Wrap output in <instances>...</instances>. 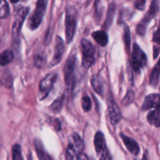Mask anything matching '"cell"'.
Segmentation results:
<instances>
[{
  "mask_svg": "<svg viewBox=\"0 0 160 160\" xmlns=\"http://www.w3.org/2000/svg\"><path fill=\"white\" fill-rule=\"evenodd\" d=\"M47 4H48V0H38L34 11L28 19V27L30 30L34 31L40 26L45 16Z\"/></svg>",
  "mask_w": 160,
  "mask_h": 160,
  "instance_id": "2",
  "label": "cell"
},
{
  "mask_svg": "<svg viewBox=\"0 0 160 160\" xmlns=\"http://www.w3.org/2000/svg\"><path fill=\"white\" fill-rule=\"evenodd\" d=\"M66 50L65 42L62 40L60 36L57 35L56 38V43H55V49L53 56L49 63V67H53L58 65L61 62Z\"/></svg>",
  "mask_w": 160,
  "mask_h": 160,
  "instance_id": "11",
  "label": "cell"
},
{
  "mask_svg": "<svg viewBox=\"0 0 160 160\" xmlns=\"http://www.w3.org/2000/svg\"><path fill=\"white\" fill-rule=\"evenodd\" d=\"M34 148H35L36 153L38 155V157L41 160H45V159H52V157L48 154L46 150L45 149L43 144L42 143L39 139H35L34 140Z\"/></svg>",
  "mask_w": 160,
  "mask_h": 160,
  "instance_id": "16",
  "label": "cell"
},
{
  "mask_svg": "<svg viewBox=\"0 0 160 160\" xmlns=\"http://www.w3.org/2000/svg\"><path fill=\"white\" fill-rule=\"evenodd\" d=\"M81 51L82 53V67L84 69H89L95 60V47L87 39H81Z\"/></svg>",
  "mask_w": 160,
  "mask_h": 160,
  "instance_id": "5",
  "label": "cell"
},
{
  "mask_svg": "<svg viewBox=\"0 0 160 160\" xmlns=\"http://www.w3.org/2000/svg\"><path fill=\"white\" fill-rule=\"evenodd\" d=\"M75 67H76V56L72 54L67 59L63 68L66 85L70 92H72L74 89Z\"/></svg>",
  "mask_w": 160,
  "mask_h": 160,
  "instance_id": "6",
  "label": "cell"
},
{
  "mask_svg": "<svg viewBox=\"0 0 160 160\" xmlns=\"http://www.w3.org/2000/svg\"><path fill=\"white\" fill-rule=\"evenodd\" d=\"M153 44H154V48H153V54H154V59H156L159 56L160 52V20L159 28L157 31H156L153 34L152 38Z\"/></svg>",
  "mask_w": 160,
  "mask_h": 160,
  "instance_id": "21",
  "label": "cell"
},
{
  "mask_svg": "<svg viewBox=\"0 0 160 160\" xmlns=\"http://www.w3.org/2000/svg\"><path fill=\"white\" fill-rule=\"evenodd\" d=\"M100 159H112V156H111L110 153H109V149L107 148V146H106V148H104V150L102 151V153L101 156L99 157Z\"/></svg>",
  "mask_w": 160,
  "mask_h": 160,
  "instance_id": "30",
  "label": "cell"
},
{
  "mask_svg": "<svg viewBox=\"0 0 160 160\" xmlns=\"http://www.w3.org/2000/svg\"><path fill=\"white\" fill-rule=\"evenodd\" d=\"M147 56L146 54L142 51L137 43L133 45L132 52H131V67L135 73H139L141 70L146 66Z\"/></svg>",
  "mask_w": 160,
  "mask_h": 160,
  "instance_id": "7",
  "label": "cell"
},
{
  "mask_svg": "<svg viewBox=\"0 0 160 160\" xmlns=\"http://www.w3.org/2000/svg\"><path fill=\"white\" fill-rule=\"evenodd\" d=\"M29 11L30 9L28 7H21L17 11L14 15L12 26V34L14 38H17L20 35L22 26H23L27 16L29 13Z\"/></svg>",
  "mask_w": 160,
  "mask_h": 160,
  "instance_id": "10",
  "label": "cell"
},
{
  "mask_svg": "<svg viewBox=\"0 0 160 160\" xmlns=\"http://www.w3.org/2000/svg\"><path fill=\"white\" fill-rule=\"evenodd\" d=\"M88 159V156H86L85 154H84L83 152L81 153V154H80L78 157V159Z\"/></svg>",
  "mask_w": 160,
  "mask_h": 160,
  "instance_id": "33",
  "label": "cell"
},
{
  "mask_svg": "<svg viewBox=\"0 0 160 160\" xmlns=\"http://www.w3.org/2000/svg\"><path fill=\"white\" fill-rule=\"evenodd\" d=\"M63 101H64V95H60L58 97L50 106V110L54 113H58L61 111L62 106H63Z\"/></svg>",
  "mask_w": 160,
  "mask_h": 160,
  "instance_id": "23",
  "label": "cell"
},
{
  "mask_svg": "<svg viewBox=\"0 0 160 160\" xmlns=\"http://www.w3.org/2000/svg\"><path fill=\"white\" fill-rule=\"evenodd\" d=\"M160 105V95L159 94L153 93L147 95L145 98L143 105L142 106V109L144 111L153 109L157 107Z\"/></svg>",
  "mask_w": 160,
  "mask_h": 160,
  "instance_id": "13",
  "label": "cell"
},
{
  "mask_svg": "<svg viewBox=\"0 0 160 160\" xmlns=\"http://www.w3.org/2000/svg\"><path fill=\"white\" fill-rule=\"evenodd\" d=\"M84 143L82 138L77 133H73L69 138V144L66 152L67 159H78V156L83 152Z\"/></svg>",
  "mask_w": 160,
  "mask_h": 160,
  "instance_id": "1",
  "label": "cell"
},
{
  "mask_svg": "<svg viewBox=\"0 0 160 160\" xmlns=\"http://www.w3.org/2000/svg\"><path fill=\"white\" fill-rule=\"evenodd\" d=\"M123 41H124V44L127 49H129L130 47H131V37L129 27L127 24H125L124 28H123Z\"/></svg>",
  "mask_w": 160,
  "mask_h": 160,
  "instance_id": "25",
  "label": "cell"
},
{
  "mask_svg": "<svg viewBox=\"0 0 160 160\" xmlns=\"http://www.w3.org/2000/svg\"><path fill=\"white\" fill-rule=\"evenodd\" d=\"M94 145H95V149L97 153V156L100 157L102 151L106 146L104 134L102 131H99L95 133V138H94Z\"/></svg>",
  "mask_w": 160,
  "mask_h": 160,
  "instance_id": "14",
  "label": "cell"
},
{
  "mask_svg": "<svg viewBox=\"0 0 160 160\" xmlns=\"http://www.w3.org/2000/svg\"><path fill=\"white\" fill-rule=\"evenodd\" d=\"M14 59V55L11 50L6 49L1 53V56H0V64L2 67L8 65L10 62H12Z\"/></svg>",
  "mask_w": 160,
  "mask_h": 160,
  "instance_id": "22",
  "label": "cell"
},
{
  "mask_svg": "<svg viewBox=\"0 0 160 160\" xmlns=\"http://www.w3.org/2000/svg\"><path fill=\"white\" fill-rule=\"evenodd\" d=\"M147 0H136L135 6L136 9H139V10H143L145 7V3H146Z\"/></svg>",
  "mask_w": 160,
  "mask_h": 160,
  "instance_id": "31",
  "label": "cell"
},
{
  "mask_svg": "<svg viewBox=\"0 0 160 160\" xmlns=\"http://www.w3.org/2000/svg\"><path fill=\"white\" fill-rule=\"evenodd\" d=\"M134 98H135V95H134V92L132 90H128L127 92L126 95L123 98L122 103H123V106H128L129 105H131V103L134 102Z\"/></svg>",
  "mask_w": 160,
  "mask_h": 160,
  "instance_id": "26",
  "label": "cell"
},
{
  "mask_svg": "<svg viewBox=\"0 0 160 160\" xmlns=\"http://www.w3.org/2000/svg\"><path fill=\"white\" fill-rule=\"evenodd\" d=\"M44 56L42 55L38 54L34 56V64L37 67L41 68L44 65Z\"/></svg>",
  "mask_w": 160,
  "mask_h": 160,
  "instance_id": "29",
  "label": "cell"
},
{
  "mask_svg": "<svg viewBox=\"0 0 160 160\" xmlns=\"http://www.w3.org/2000/svg\"><path fill=\"white\" fill-rule=\"evenodd\" d=\"M9 15V6L6 0H1L0 3V18L6 19Z\"/></svg>",
  "mask_w": 160,
  "mask_h": 160,
  "instance_id": "24",
  "label": "cell"
},
{
  "mask_svg": "<svg viewBox=\"0 0 160 160\" xmlns=\"http://www.w3.org/2000/svg\"><path fill=\"white\" fill-rule=\"evenodd\" d=\"M9 1H10L12 3H13V4H15V3L18 2L20 1V0H9Z\"/></svg>",
  "mask_w": 160,
  "mask_h": 160,
  "instance_id": "34",
  "label": "cell"
},
{
  "mask_svg": "<svg viewBox=\"0 0 160 160\" xmlns=\"http://www.w3.org/2000/svg\"><path fill=\"white\" fill-rule=\"evenodd\" d=\"M12 159L13 160H22L23 157L21 155V148L19 145L16 144L12 146Z\"/></svg>",
  "mask_w": 160,
  "mask_h": 160,
  "instance_id": "27",
  "label": "cell"
},
{
  "mask_svg": "<svg viewBox=\"0 0 160 160\" xmlns=\"http://www.w3.org/2000/svg\"><path fill=\"white\" fill-rule=\"evenodd\" d=\"M116 12V5L114 3H110L108 7L107 13H106V18L105 20L104 25H103V28L105 29H109L110 28L111 24L112 23V20H113L114 15H115Z\"/></svg>",
  "mask_w": 160,
  "mask_h": 160,
  "instance_id": "20",
  "label": "cell"
},
{
  "mask_svg": "<svg viewBox=\"0 0 160 160\" xmlns=\"http://www.w3.org/2000/svg\"><path fill=\"white\" fill-rule=\"evenodd\" d=\"M159 11V0H152L149 9L145 13V17L142 21L139 23L136 28V32L141 36H145L147 31V27L148 23L154 19Z\"/></svg>",
  "mask_w": 160,
  "mask_h": 160,
  "instance_id": "4",
  "label": "cell"
},
{
  "mask_svg": "<svg viewBox=\"0 0 160 160\" xmlns=\"http://www.w3.org/2000/svg\"><path fill=\"white\" fill-rule=\"evenodd\" d=\"M147 120L151 125L160 128V105L155 108L154 110L148 112L147 115Z\"/></svg>",
  "mask_w": 160,
  "mask_h": 160,
  "instance_id": "15",
  "label": "cell"
},
{
  "mask_svg": "<svg viewBox=\"0 0 160 160\" xmlns=\"http://www.w3.org/2000/svg\"><path fill=\"white\" fill-rule=\"evenodd\" d=\"M108 113L111 124L117 125L122 120V112L117 103L114 100L111 91H109L107 95Z\"/></svg>",
  "mask_w": 160,
  "mask_h": 160,
  "instance_id": "9",
  "label": "cell"
},
{
  "mask_svg": "<svg viewBox=\"0 0 160 160\" xmlns=\"http://www.w3.org/2000/svg\"><path fill=\"white\" fill-rule=\"evenodd\" d=\"M92 38L95 39V42L98 44L99 45H101L102 47H105L107 45L108 42H109V37H108V34L106 33V31H97L95 32L92 33Z\"/></svg>",
  "mask_w": 160,
  "mask_h": 160,
  "instance_id": "17",
  "label": "cell"
},
{
  "mask_svg": "<svg viewBox=\"0 0 160 160\" xmlns=\"http://www.w3.org/2000/svg\"><path fill=\"white\" fill-rule=\"evenodd\" d=\"M91 84L92 88L99 95H103L104 93V84L98 75H93L91 78Z\"/></svg>",
  "mask_w": 160,
  "mask_h": 160,
  "instance_id": "18",
  "label": "cell"
},
{
  "mask_svg": "<svg viewBox=\"0 0 160 160\" xmlns=\"http://www.w3.org/2000/svg\"><path fill=\"white\" fill-rule=\"evenodd\" d=\"M54 127H55V129H56L57 131H59L61 130V128H62V123H61V121L58 118L55 119Z\"/></svg>",
  "mask_w": 160,
  "mask_h": 160,
  "instance_id": "32",
  "label": "cell"
},
{
  "mask_svg": "<svg viewBox=\"0 0 160 160\" xmlns=\"http://www.w3.org/2000/svg\"><path fill=\"white\" fill-rule=\"evenodd\" d=\"M82 109L84 112H88L92 109V100L88 95H84L82 98Z\"/></svg>",
  "mask_w": 160,
  "mask_h": 160,
  "instance_id": "28",
  "label": "cell"
},
{
  "mask_svg": "<svg viewBox=\"0 0 160 160\" xmlns=\"http://www.w3.org/2000/svg\"><path fill=\"white\" fill-rule=\"evenodd\" d=\"M120 138L123 140V144L126 146L127 149L134 156H138L140 153V148L138 144V142L135 140H134L131 138L128 137V136L125 135L123 133H120Z\"/></svg>",
  "mask_w": 160,
  "mask_h": 160,
  "instance_id": "12",
  "label": "cell"
},
{
  "mask_svg": "<svg viewBox=\"0 0 160 160\" xmlns=\"http://www.w3.org/2000/svg\"><path fill=\"white\" fill-rule=\"evenodd\" d=\"M77 22H78V12L75 8L69 7L67 9L65 20V33L67 43L72 42L76 33Z\"/></svg>",
  "mask_w": 160,
  "mask_h": 160,
  "instance_id": "3",
  "label": "cell"
},
{
  "mask_svg": "<svg viewBox=\"0 0 160 160\" xmlns=\"http://www.w3.org/2000/svg\"><path fill=\"white\" fill-rule=\"evenodd\" d=\"M57 73H49L39 83L38 97L40 100H43L48 95L54 87V84L57 81Z\"/></svg>",
  "mask_w": 160,
  "mask_h": 160,
  "instance_id": "8",
  "label": "cell"
},
{
  "mask_svg": "<svg viewBox=\"0 0 160 160\" xmlns=\"http://www.w3.org/2000/svg\"><path fill=\"white\" fill-rule=\"evenodd\" d=\"M160 78V58L157 63L155 65L149 77V83L152 87H156L159 84Z\"/></svg>",
  "mask_w": 160,
  "mask_h": 160,
  "instance_id": "19",
  "label": "cell"
}]
</instances>
